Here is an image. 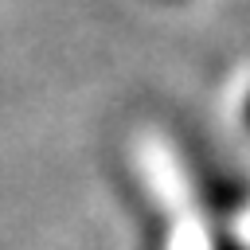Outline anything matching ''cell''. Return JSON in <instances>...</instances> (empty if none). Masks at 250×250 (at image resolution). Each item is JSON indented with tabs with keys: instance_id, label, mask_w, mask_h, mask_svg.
I'll return each mask as SVG.
<instances>
[{
	"instance_id": "6da1fadb",
	"label": "cell",
	"mask_w": 250,
	"mask_h": 250,
	"mask_svg": "<svg viewBox=\"0 0 250 250\" xmlns=\"http://www.w3.org/2000/svg\"><path fill=\"white\" fill-rule=\"evenodd\" d=\"M246 117H250V105H246Z\"/></svg>"
}]
</instances>
